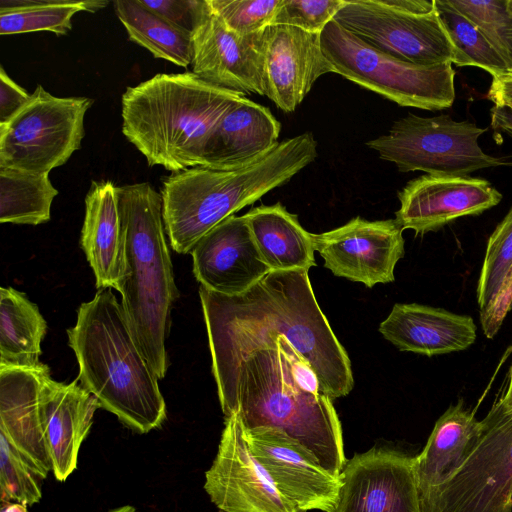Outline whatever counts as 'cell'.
Segmentation results:
<instances>
[{"label": "cell", "instance_id": "obj_1", "mask_svg": "<svg viewBox=\"0 0 512 512\" xmlns=\"http://www.w3.org/2000/svg\"><path fill=\"white\" fill-rule=\"evenodd\" d=\"M207 335L225 418L236 415L244 429L282 430L339 477L347 462L341 423L306 359L283 336Z\"/></svg>", "mask_w": 512, "mask_h": 512}, {"label": "cell", "instance_id": "obj_2", "mask_svg": "<svg viewBox=\"0 0 512 512\" xmlns=\"http://www.w3.org/2000/svg\"><path fill=\"white\" fill-rule=\"evenodd\" d=\"M206 327L240 337L283 336L306 359L323 394L347 396L351 361L314 295L307 270L270 271L248 291L226 296L200 286Z\"/></svg>", "mask_w": 512, "mask_h": 512}, {"label": "cell", "instance_id": "obj_3", "mask_svg": "<svg viewBox=\"0 0 512 512\" xmlns=\"http://www.w3.org/2000/svg\"><path fill=\"white\" fill-rule=\"evenodd\" d=\"M67 335L79 366L78 380L100 408L139 433L161 426L167 413L159 378L111 288L99 289L79 306Z\"/></svg>", "mask_w": 512, "mask_h": 512}, {"label": "cell", "instance_id": "obj_4", "mask_svg": "<svg viewBox=\"0 0 512 512\" xmlns=\"http://www.w3.org/2000/svg\"><path fill=\"white\" fill-rule=\"evenodd\" d=\"M317 141L305 132L279 142L238 168L203 166L173 172L163 181L162 212L172 249L190 253L211 229L271 190L287 183L317 158Z\"/></svg>", "mask_w": 512, "mask_h": 512}, {"label": "cell", "instance_id": "obj_5", "mask_svg": "<svg viewBox=\"0 0 512 512\" xmlns=\"http://www.w3.org/2000/svg\"><path fill=\"white\" fill-rule=\"evenodd\" d=\"M242 96L192 71L159 73L123 93L122 133L149 166L172 173L201 166L211 132Z\"/></svg>", "mask_w": 512, "mask_h": 512}, {"label": "cell", "instance_id": "obj_6", "mask_svg": "<svg viewBox=\"0 0 512 512\" xmlns=\"http://www.w3.org/2000/svg\"><path fill=\"white\" fill-rule=\"evenodd\" d=\"M124 272L117 291L132 331L159 379L168 369L166 339L178 298L165 236L162 196L149 183L117 186Z\"/></svg>", "mask_w": 512, "mask_h": 512}, {"label": "cell", "instance_id": "obj_7", "mask_svg": "<svg viewBox=\"0 0 512 512\" xmlns=\"http://www.w3.org/2000/svg\"><path fill=\"white\" fill-rule=\"evenodd\" d=\"M322 50L335 73L400 106L442 110L455 99L452 63H408L368 46L332 20L320 34Z\"/></svg>", "mask_w": 512, "mask_h": 512}, {"label": "cell", "instance_id": "obj_8", "mask_svg": "<svg viewBox=\"0 0 512 512\" xmlns=\"http://www.w3.org/2000/svg\"><path fill=\"white\" fill-rule=\"evenodd\" d=\"M486 130L471 121H456L447 114L434 117L408 114L395 121L387 134L366 145L401 172L462 177L507 164L481 149L478 138Z\"/></svg>", "mask_w": 512, "mask_h": 512}, {"label": "cell", "instance_id": "obj_9", "mask_svg": "<svg viewBox=\"0 0 512 512\" xmlns=\"http://www.w3.org/2000/svg\"><path fill=\"white\" fill-rule=\"evenodd\" d=\"M93 100L58 97L38 84L30 101L0 125V167L49 174L81 148Z\"/></svg>", "mask_w": 512, "mask_h": 512}, {"label": "cell", "instance_id": "obj_10", "mask_svg": "<svg viewBox=\"0 0 512 512\" xmlns=\"http://www.w3.org/2000/svg\"><path fill=\"white\" fill-rule=\"evenodd\" d=\"M459 468L421 504V512H512V412L492 406Z\"/></svg>", "mask_w": 512, "mask_h": 512}, {"label": "cell", "instance_id": "obj_11", "mask_svg": "<svg viewBox=\"0 0 512 512\" xmlns=\"http://www.w3.org/2000/svg\"><path fill=\"white\" fill-rule=\"evenodd\" d=\"M368 46L399 60L423 66H471L452 41L438 11L400 10L385 0H346L333 19Z\"/></svg>", "mask_w": 512, "mask_h": 512}, {"label": "cell", "instance_id": "obj_12", "mask_svg": "<svg viewBox=\"0 0 512 512\" xmlns=\"http://www.w3.org/2000/svg\"><path fill=\"white\" fill-rule=\"evenodd\" d=\"M204 489L224 512H305L281 494L252 454L236 415L225 418Z\"/></svg>", "mask_w": 512, "mask_h": 512}, {"label": "cell", "instance_id": "obj_13", "mask_svg": "<svg viewBox=\"0 0 512 512\" xmlns=\"http://www.w3.org/2000/svg\"><path fill=\"white\" fill-rule=\"evenodd\" d=\"M403 228L396 219L369 221L355 217L346 224L313 234L314 249L335 276L372 288L395 279L404 256Z\"/></svg>", "mask_w": 512, "mask_h": 512}, {"label": "cell", "instance_id": "obj_14", "mask_svg": "<svg viewBox=\"0 0 512 512\" xmlns=\"http://www.w3.org/2000/svg\"><path fill=\"white\" fill-rule=\"evenodd\" d=\"M415 458L372 448L347 460L333 512H421Z\"/></svg>", "mask_w": 512, "mask_h": 512}, {"label": "cell", "instance_id": "obj_15", "mask_svg": "<svg viewBox=\"0 0 512 512\" xmlns=\"http://www.w3.org/2000/svg\"><path fill=\"white\" fill-rule=\"evenodd\" d=\"M246 442L283 496L299 509L333 512L340 478L296 439L275 428L244 429Z\"/></svg>", "mask_w": 512, "mask_h": 512}, {"label": "cell", "instance_id": "obj_16", "mask_svg": "<svg viewBox=\"0 0 512 512\" xmlns=\"http://www.w3.org/2000/svg\"><path fill=\"white\" fill-rule=\"evenodd\" d=\"M264 30L250 35L231 31L206 0L191 34L192 72L213 85L243 95H264Z\"/></svg>", "mask_w": 512, "mask_h": 512}, {"label": "cell", "instance_id": "obj_17", "mask_svg": "<svg viewBox=\"0 0 512 512\" xmlns=\"http://www.w3.org/2000/svg\"><path fill=\"white\" fill-rule=\"evenodd\" d=\"M398 199L396 221L403 230L423 235L459 217L481 214L499 204L502 194L482 178L425 174L410 180Z\"/></svg>", "mask_w": 512, "mask_h": 512}, {"label": "cell", "instance_id": "obj_18", "mask_svg": "<svg viewBox=\"0 0 512 512\" xmlns=\"http://www.w3.org/2000/svg\"><path fill=\"white\" fill-rule=\"evenodd\" d=\"M330 72L335 70L322 50L320 34L286 25L264 30L263 96L282 111H295L316 80Z\"/></svg>", "mask_w": 512, "mask_h": 512}, {"label": "cell", "instance_id": "obj_19", "mask_svg": "<svg viewBox=\"0 0 512 512\" xmlns=\"http://www.w3.org/2000/svg\"><path fill=\"white\" fill-rule=\"evenodd\" d=\"M202 287L226 296L248 291L269 272L247 221L232 215L206 233L190 252Z\"/></svg>", "mask_w": 512, "mask_h": 512}, {"label": "cell", "instance_id": "obj_20", "mask_svg": "<svg viewBox=\"0 0 512 512\" xmlns=\"http://www.w3.org/2000/svg\"><path fill=\"white\" fill-rule=\"evenodd\" d=\"M48 366L0 365V434L46 478L52 470L41 414V392Z\"/></svg>", "mask_w": 512, "mask_h": 512}, {"label": "cell", "instance_id": "obj_21", "mask_svg": "<svg viewBox=\"0 0 512 512\" xmlns=\"http://www.w3.org/2000/svg\"><path fill=\"white\" fill-rule=\"evenodd\" d=\"M77 382H57L50 375L41 392L44 435L58 481H65L75 470L81 444L100 408L96 397Z\"/></svg>", "mask_w": 512, "mask_h": 512}, {"label": "cell", "instance_id": "obj_22", "mask_svg": "<svg viewBox=\"0 0 512 512\" xmlns=\"http://www.w3.org/2000/svg\"><path fill=\"white\" fill-rule=\"evenodd\" d=\"M379 332L401 351L435 356L462 351L476 340L477 326L468 315L417 303H397Z\"/></svg>", "mask_w": 512, "mask_h": 512}, {"label": "cell", "instance_id": "obj_23", "mask_svg": "<svg viewBox=\"0 0 512 512\" xmlns=\"http://www.w3.org/2000/svg\"><path fill=\"white\" fill-rule=\"evenodd\" d=\"M280 122L270 109L242 96L211 132L202 156L203 167L233 169L244 166L274 148Z\"/></svg>", "mask_w": 512, "mask_h": 512}, {"label": "cell", "instance_id": "obj_24", "mask_svg": "<svg viewBox=\"0 0 512 512\" xmlns=\"http://www.w3.org/2000/svg\"><path fill=\"white\" fill-rule=\"evenodd\" d=\"M80 244L97 288L117 290L124 272V233L117 186L112 181L92 182L85 197Z\"/></svg>", "mask_w": 512, "mask_h": 512}, {"label": "cell", "instance_id": "obj_25", "mask_svg": "<svg viewBox=\"0 0 512 512\" xmlns=\"http://www.w3.org/2000/svg\"><path fill=\"white\" fill-rule=\"evenodd\" d=\"M482 432V420L462 399L439 417L422 452L414 457L420 504L459 468Z\"/></svg>", "mask_w": 512, "mask_h": 512}, {"label": "cell", "instance_id": "obj_26", "mask_svg": "<svg viewBox=\"0 0 512 512\" xmlns=\"http://www.w3.org/2000/svg\"><path fill=\"white\" fill-rule=\"evenodd\" d=\"M244 217L270 271H309L316 265L312 233L280 202L254 207Z\"/></svg>", "mask_w": 512, "mask_h": 512}, {"label": "cell", "instance_id": "obj_27", "mask_svg": "<svg viewBox=\"0 0 512 512\" xmlns=\"http://www.w3.org/2000/svg\"><path fill=\"white\" fill-rule=\"evenodd\" d=\"M47 323L36 304L12 287L0 289V365L36 367Z\"/></svg>", "mask_w": 512, "mask_h": 512}, {"label": "cell", "instance_id": "obj_28", "mask_svg": "<svg viewBox=\"0 0 512 512\" xmlns=\"http://www.w3.org/2000/svg\"><path fill=\"white\" fill-rule=\"evenodd\" d=\"M114 10L131 41L155 58L187 68L192 62V35L143 6L140 0L113 1Z\"/></svg>", "mask_w": 512, "mask_h": 512}, {"label": "cell", "instance_id": "obj_29", "mask_svg": "<svg viewBox=\"0 0 512 512\" xmlns=\"http://www.w3.org/2000/svg\"><path fill=\"white\" fill-rule=\"evenodd\" d=\"M108 3L101 0H1L0 34L47 31L66 35L72 29L76 13L96 12Z\"/></svg>", "mask_w": 512, "mask_h": 512}, {"label": "cell", "instance_id": "obj_30", "mask_svg": "<svg viewBox=\"0 0 512 512\" xmlns=\"http://www.w3.org/2000/svg\"><path fill=\"white\" fill-rule=\"evenodd\" d=\"M58 195L49 174L0 167V222L39 225L51 218Z\"/></svg>", "mask_w": 512, "mask_h": 512}, {"label": "cell", "instance_id": "obj_31", "mask_svg": "<svg viewBox=\"0 0 512 512\" xmlns=\"http://www.w3.org/2000/svg\"><path fill=\"white\" fill-rule=\"evenodd\" d=\"M438 14L452 41L461 50L471 66L484 69L497 77H512L506 62L484 34L447 0H435Z\"/></svg>", "mask_w": 512, "mask_h": 512}, {"label": "cell", "instance_id": "obj_32", "mask_svg": "<svg viewBox=\"0 0 512 512\" xmlns=\"http://www.w3.org/2000/svg\"><path fill=\"white\" fill-rule=\"evenodd\" d=\"M512 267V207L490 235L477 284L479 314L494 301Z\"/></svg>", "mask_w": 512, "mask_h": 512}, {"label": "cell", "instance_id": "obj_33", "mask_svg": "<svg viewBox=\"0 0 512 512\" xmlns=\"http://www.w3.org/2000/svg\"><path fill=\"white\" fill-rule=\"evenodd\" d=\"M45 479L41 471L4 435L0 434V488L1 500H13L24 505H33L42 497L41 482Z\"/></svg>", "mask_w": 512, "mask_h": 512}, {"label": "cell", "instance_id": "obj_34", "mask_svg": "<svg viewBox=\"0 0 512 512\" xmlns=\"http://www.w3.org/2000/svg\"><path fill=\"white\" fill-rule=\"evenodd\" d=\"M447 1L475 24L501 55L512 73V59L506 40V33L512 27V14L508 10V0Z\"/></svg>", "mask_w": 512, "mask_h": 512}, {"label": "cell", "instance_id": "obj_35", "mask_svg": "<svg viewBox=\"0 0 512 512\" xmlns=\"http://www.w3.org/2000/svg\"><path fill=\"white\" fill-rule=\"evenodd\" d=\"M282 0H208L231 31L250 35L271 25Z\"/></svg>", "mask_w": 512, "mask_h": 512}, {"label": "cell", "instance_id": "obj_36", "mask_svg": "<svg viewBox=\"0 0 512 512\" xmlns=\"http://www.w3.org/2000/svg\"><path fill=\"white\" fill-rule=\"evenodd\" d=\"M346 0H282L271 25H286L321 34Z\"/></svg>", "mask_w": 512, "mask_h": 512}, {"label": "cell", "instance_id": "obj_37", "mask_svg": "<svg viewBox=\"0 0 512 512\" xmlns=\"http://www.w3.org/2000/svg\"><path fill=\"white\" fill-rule=\"evenodd\" d=\"M140 2L171 24L191 34L206 5V0H140Z\"/></svg>", "mask_w": 512, "mask_h": 512}, {"label": "cell", "instance_id": "obj_38", "mask_svg": "<svg viewBox=\"0 0 512 512\" xmlns=\"http://www.w3.org/2000/svg\"><path fill=\"white\" fill-rule=\"evenodd\" d=\"M512 309V267L500 292L491 305L480 313V323L484 335L492 339L499 331L508 312Z\"/></svg>", "mask_w": 512, "mask_h": 512}, {"label": "cell", "instance_id": "obj_39", "mask_svg": "<svg viewBox=\"0 0 512 512\" xmlns=\"http://www.w3.org/2000/svg\"><path fill=\"white\" fill-rule=\"evenodd\" d=\"M31 99L23 87L18 85L0 67V125L10 121Z\"/></svg>", "mask_w": 512, "mask_h": 512}, {"label": "cell", "instance_id": "obj_40", "mask_svg": "<svg viewBox=\"0 0 512 512\" xmlns=\"http://www.w3.org/2000/svg\"><path fill=\"white\" fill-rule=\"evenodd\" d=\"M487 98L491 100L495 106L507 107L512 110V78H493L487 93Z\"/></svg>", "mask_w": 512, "mask_h": 512}, {"label": "cell", "instance_id": "obj_41", "mask_svg": "<svg viewBox=\"0 0 512 512\" xmlns=\"http://www.w3.org/2000/svg\"><path fill=\"white\" fill-rule=\"evenodd\" d=\"M491 127L512 133V110L507 107L493 106L490 110Z\"/></svg>", "mask_w": 512, "mask_h": 512}, {"label": "cell", "instance_id": "obj_42", "mask_svg": "<svg viewBox=\"0 0 512 512\" xmlns=\"http://www.w3.org/2000/svg\"><path fill=\"white\" fill-rule=\"evenodd\" d=\"M493 406L504 413L512 412V363L509 368L506 390L498 401L493 404Z\"/></svg>", "mask_w": 512, "mask_h": 512}, {"label": "cell", "instance_id": "obj_43", "mask_svg": "<svg viewBox=\"0 0 512 512\" xmlns=\"http://www.w3.org/2000/svg\"><path fill=\"white\" fill-rule=\"evenodd\" d=\"M1 512H27L26 505L21 503H6L3 505Z\"/></svg>", "mask_w": 512, "mask_h": 512}, {"label": "cell", "instance_id": "obj_44", "mask_svg": "<svg viewBox=\"0 0 512 512\" xmlns=\"http://www.w3.org/2000/svg\"><path fill=\"white\" fill-rule=\"evenodd\" d=\"M506 40H507L510 56L512 59V27L510 29H508V31L506 33Z\"/></svg>", "mask_w": 512, "mask_h": 512}, {"label": "cell", "instance_id": "obj_45", "mask_svg": "<svg viewBox=\"0 0 512 512\" xmlns=\"http://www.w3.org/2000/svg\"><path fill=\"white\" fill-rule=\"evenodd\" d=\"M109 512H136V510L132 506H123V507L111 510Z\"/></svg>", "mask_w": 512, "mask_h": 512}, {"label": "cell", "instance_id": "obj_46", "mask_svg": "<svg viewBox=\"0 0 512 512\" xmlns=\"http://www.w3.org/2000/svg\"><path fill=\"white\" fill-rule=\"evenodd\" d=\"M507 5L509 12L512 14V0H508Z\"/></svg>", "mask_w": 512, "mask_h": 512}, {"label": "cell", "instance_id": "obj_47", "mask_svg": "<svg viewBox=\"0 0 512 512\" xmlns=\"http://www.w3.org/2000/svg\"><path fill=\"white\" fill-rule=\"evenodd\" d=\"M510 352H512V345L509 347V349H508V350H507V352L505 353V355H504L503 359H506V358H507V356H508V354H509Z\"/></svg>", "mask_w": 512, "mask_h": 512}, {"label": "cell", "instance_id": "obj_48", "mask_svg": "<svg viewBox=\"0 0 512 512\" xmlns=\"http://www.w3.org/2000/svg\"><path fill=\"white\" fill-rule=\"evenodd\" d=\"M221 512H224V511H221Z\"/></svg>", "mask_w": 512, "mask_h": 512}]
</instances>
